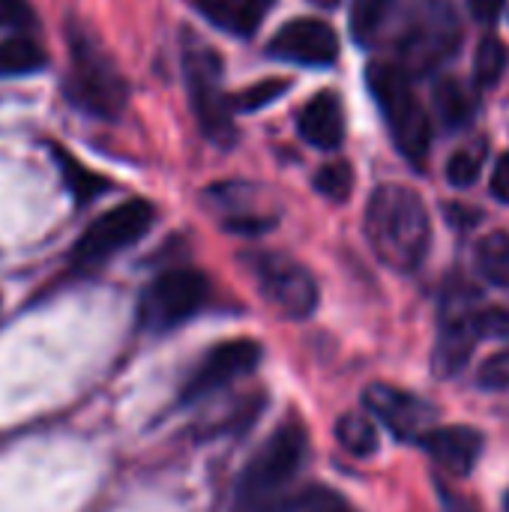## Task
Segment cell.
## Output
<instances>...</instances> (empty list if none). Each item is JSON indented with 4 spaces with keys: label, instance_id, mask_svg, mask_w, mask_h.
Instances as JSON below:
<instances>
[{
    "label": "cell",
    "instance_id": "cell-1",
    "mask_svg": "<svg viewBox=\"0 0 509 512\" xmlns=\"http://www.w3.org/2000/svg\"><path fill=\"white\" fill-rule=\"evenodd\" d=\"M366 240L381 264L414 273L429 252L432 225L423 198L399 183L378 186L366 207Z\"/></svg>",
    "mask_w": 509,
    "mask_h": 512
},
{
    "label": "cell",
    "instance_id": "cell-2",
    "mask_svg": "<svg viewBox=\"0 0 509 512\" xmlns=\"http://www.w3.org/2000/svg\"><path fill=\"white\" fill-rule=\"evenodd\" d=\"M66 39L72 60V69L63 84L66 99L99 120H117L129 102V87L117 63L111 60L99 36L78 18L66 24Z\"/></svg>",
    "mask_w": 509,
    "mask_h": 512
},
{
    "label": "cell",
    "instance_id": "cell-3",
    "mask_svg": "<svg viewBox=\"0 0 509 512\" xmlns=\"http://www.w3.org/2000/svg\"><path fill=\"white\" fill-rule=\"evenodd\" d=\"M309 453L306 426L291 417L285 420L264 447L249 459L240 483H237V507L240 512H273L285 486L300 474Z\"/></svg>",
    "mask_w": 509,
    "mask_h": 512
},
{
    "label": "cell",
    "instance_id": "cell-4",
    "mask_svg": "<svg viewBox=\"0 0 509 512\" xmlns=\"http://www.w3.org/2000/svg\"><path fill=\"white\" fill-rule=\"evenodd\" d=\"M366 84L378 108L387 117V126L393 132L399 153L411 159L414 165H423L429 156V144H432V123L423 105L417 102L408 84V75L393 63H369Z\"/></svg>",
    "mask_w": 509,
    "mask_h": 512
},
{
    "label": "cell",
    "instance_id": "cell-5",
    "mask_svg": "<svg viewBox=\"0 0 509 512\" xmlns=\"http://www.w3.org/2000/svg\"><path fill=\"white\" fill-rule=\"evenodd\" d=\"M462 27L450 0H420L411 6V15L399 33L396 54L402 72L426 75L450 60L459 48Z\"/></svg>",
    "mask_w": 509,
    "mask_h": 512
},
{
    "label": "cell",
    "instance_id": "cell-6",
    "mask_svg": "<svg viewBox=\"0 0 509 512\" xmlns=\"http://www.w3.org/2000/svg\"><path fill=\"white\" fill-rule=\"evenodd\" d=\"M183 72L189 84L192 111L198 117L201 132L213 141L228 147L237 135L231 102L222 90V57L201 39H189L183 48Z\"/></svg>",
    "mask_w": 509,
    "mask_h": 512
},
{
    "label": "cell",
    "instance_id": "cell-7",
    "mask_svg": "<svg viewBox=\"0 0 509 512\" xmlns=\"http://www.w3.org/2000/svg\"><path fill=\"white\" fill-rule=\"evenodd\" d=\"M249 276L255 279L264 303H270L288 321H306L318 309V282L297 258L285 252H249L243 255Z\"/></svg>",
    "mask_w": 509,
    "mask_h": 512
},
{
    "label": "cell",
    "instance_id": "cell-8",
    "mask_svg": "<svg viewBox=\"0 0 509 512\" xmlns=\"http://www.w3.org/2000/svg\"><path fill=\"white\" fill-rule=\"evenodd\" d=\"M153 219H156V210L144 198H129V201L111 207L108 213H102L81 231V237L75 240V246L69 252V264L75 270H93V267L105 264L117 252L138 243L150 231Z\"/></svg>",
    "mask_w": 509,
    "mask_h": 512
},
{
    "label": "cell",
    "instance_id": "cell-9",
    "mask_svg": "<svg viewBox=\"0 0 509 512\" xmlns=\"http://www.w3.org/2000/svg\"><path fill=\"white\" fill-rule=\"evenodd\" d=\"M210 300V282L198 270L159 273L138 300V321L150 333H168L198 315Z\"/></svg>",
    "mask_w": 509,
    "mask_h": 512
},
{
    "label": "cell",
    "instance_id": "cell-10",
    "mask_svg": "<svg viewBox=\"0 0 509 512\" xmlns=\"http://www.w3.org/2000/svg\"><path fill=\"white\" fill-rule=\"evenodd\" d=\"M261 357H264V351L255 339H231V342L213 345L198 360V366L192 369L186 384L180 387V402L192 405V402H201V399L219 393L222 387L249 375L261 363Z\"/></svg>",
    "mask_w": 509,
    "mask_h": 512
},
{
    "label": "cell",
    "instance_id": "cell-11",
    "mask_svg": "<svg viewBox=\"0 0 509 512\" xmlns=\"http://www.w3.org/2000/svg\"><path fill=\"white\" fill-rule=\"evenodd\" d=\"M363 402L399 441L420 444L423 435L435 429L438 411L417 393H408L390 384H369L363 390Z\"/></svg>",
    "mask_w": 509,
    "mask_h": 512
},
{
    "label": "cell",
    "instance_id": "cell-12",
    "mask_svg": "<svg viewBox=\"0 0 509 512\" xmlns=\"http://www.w3.org/2000/svg\"><path fill=\"white\" fill-rule=\"evenodd\" d=\"M270 54L303 66H330L339 57L336 30L321 18H294L270 39Z\"/></svg>",
    "mask_w": 509,
    "mask_h": 512
},
{
    "label": "cell",
    "instance_id": "cell-13",
    "mask_svg": "<svg viewBox=\"0 0 509 512\" xmlns=\"http://www.w3.org/2000/svg\"><path fill=\"white\" fill-rule=\"evenodd\" d=\"M477 306L471 303V297H462V300H450V306L444 309L441 315V333H438V345H435V354H432V366L438 375H456L471 351H474V342L480 339V327H477Z\"/></svg>",
    "mask_w": 509,
    "mask_h": 512
},
{
    "label": "cell",
    "instance_id": "cell-14",
    "mask_svg": "<svg viewBox=\"0 0 509 512\" xmlns=\"http://www.w3.org/2000/svg\"><path fill=\"white\" fill-rule=\"evenodd\" d=\"M420 447L453 477H468L483 453V435L471 426H441L426 432Z\"/></svg>",
    "mask_w": 509,
    "mask_h": 512
},
{
    "label": "cell",
    "instance_id": "cell-15",
    "mask_svg": "<svg viewBox=\"0 0 509 512\" xmlns=\"http://www.w3.org/2000/svg\"><path fill=\"white\" fill-rule=\"evenodd\" d=\"M297 129L300 135L321 150H336L345 138V114L342 102L336 99L333 90L315 93L297 114Z\"/></svg>",
    "mask_w": 509,
    "mask_h": 512
},
{
    "label": "cell",
    "instance_id": "cell-16",
    "mask_svg": "<svg viewBox=\"0 0 509 512\" xmlns=\"http://www.w3.org/2000/svg\"><path fill=\"white\" fill-rule=\"evenodd\" d=\"M192 3L210 24L234 36H249L264 15L252 0H192Z\"/></svg>",
    "mask_w": 509,
    "mask_h": 512
},
{
    "label": "cell",
    "instance_id": "cell-17",
    "mask_svg": "<svg viewBox=\"0 0 509 512\" xmlns=\"http://www.w3.org/2000/svg\"><path fill=\"white\" fill-rule=\"evenodd\" d=\"M45 63L48 54L30 33H15L0 42V75H30Z\"/></svg>",
    "mask_w": 509,
    "mask_h": 512
},
{
    "label": "cell",
    "instance_id": "cell-18",
    "mask_svg": "<svg viewBox=\"0 0 509 512\" xmlns=\"http://www.w3.org/2000/svg\"><path fill=\"white\" fill-rule=\"evenodd\" d=\"M399 0H354L351 6V36L360 45H375L384 27L393 21Z\"/></svg>",
    "mask_w": 509,
    "mask_h": 512
},
{
    "label": "cell",
    "instance_id": "cell-19",
    "mask_svg": "<svg viewBox=\"0 0 509 512\" xmlns=\"http://www.w3.org/2000/svg\"><path fill=\"white\" fill-rule=\"evenodd\" d=\"M54 159L60 165V174H63V183L66 189L72 192V198L78 204H90L93 198H99L102 192H108V180L96 171H90L87 165H81L72 153L54 147Z\"/></svg>",
    "mask_w": 509,
    "mask_h": 512
},
{
    "label": "cell",
    "instance_id": "cell-20",
    "mask_svg": "<svg viewBox=\"0 0 509 512\" xmlns=\"http://www.w3.org/2000/svg\"><path fill=\"white\" fill-rule=\"evenodd\" d=\"M435 114L447 129H459L471 120L474 99L456 78H441L435 84Z\"/></svg>",
    "mask_w": 509,
    "mask_h": 512
},
{
    "label": "cell",
    "instance_id": "cell-21",
    "mask_svg": "<svg viewBox=\"0 0 509 512\" xmlns=\"http://www.w3.org/2000/svg\"><path fill=\"white\" fill-rule=\"evenodd\" d=\"M336 441L342 444L345 453L366 459L378 450V429L366 414L351 411V414H342L336 420Z\"/></svg>",
    "mask_w": 509,
    "mask_h": 512
},
{
    "label": "cell",
    "instance_id": "cell-22",
    "mask_svg": "<svg viewBox=\"0 0 509 512\" xmlns=\"http://www.w3.org/2000/svg\"><path fill=\"white\" fill-rule=\"evenodd\" d=\"M477 270L498 288H509V234L492 231L477 246Z\"/></svg>",
    "mask_w": 509,
    "mask_h": 512
},
{
    "label": "cell",
    "instance_id": "cell-23",
    "mask_svg": "<svg viewBox=\"0 0 509 512\" xmlns=\"http://www.w3.org/2000/svg\"><path fill=\"white\" fill-rule=\"evenodd\" d=\"M483 159H486V144L483 141H474L471 147L453 153L450 162H447V180L453 186H459V189L477 183V177L483 171Z\"/></svg>",
    "mask_w": 509,
    "mask_h": 512
},
{
    "label": "cell",
    "instance_id": "cell-24",
    "mask_svg": "<svg viewBox=\"0 0 509 512\" xmlns=\"http://www.w3.org/2000/svg\"><path fill=\"white\" fill-rule=\"evenodd\" d=\"M507 48L495 39V36H489V39H483L480 42V48H477V63H474V75H477V84L480 87H492V84H498V78L504 75V69H507Z\"/></svg>",
    "mask_w": 509,
    "mask_h": 512
},
{
    "label": "cell",
    "instance_id": "cell-25",
    "mask_svg": "<svg viewBox=\"0 0 509 512\" xmlns=\"http://www.w3.org/2000/svg\"><path fill=\"white\" fill-rule=\"evenodd\" d=\"M315 189L330 198V201H348L351 189H354V168L339 159V162H327L318 174H315Z\"/></svg>",
    "mask_w": 509,
    "mask_h": 512
},
{
    "label": "cell",
    "instance_id": "cell-26",
    "mask_svg": "<svg viewBox=\"0 0 509 512\" xmlns=\"http://www.w3.org/2000/svg\"><path fill=\"white\" fill-rule=\"evenodd\" d=\"M288 87H291L288 78H267V81H258V84L246 87V90L237 96V108H243V111H258V108H264L267 102H276Z\"/></svg>",
    "mask_w": 509,
    "mask_h": 512
},
{
    "label": "cell",
    "instance_id": "cell-27",
    "mask_svg": "<svg viewBox=\"0 0 509 512\" xmlns=\"http://www.w3.org/2000/svg\"><path fill=\"white\" fill-rule=\"evenodd\" d=\"M0 27L15 33H30L36 27V12L30 0H0Z\"/></svg>",
    "mask_w": 509,
    "mask_h": 512
},
{
    "label": "cell",
    "instance_id": "cell-28",
    "mask_svg": "<svg viewBox=\"0 0 509 512\" xmlns=\"http://www.w3.org/2000/svg\"><path fill=\"white\" fill-rule=\"evenodd\" d=\"M480 387L486 390H507L509 387V351H501V354H492L483 369H480Z\"/></svg>",
    "mask_w": 509,
    "mask_h": 512
},
{
    "label": "cell",
    "instance_id": "cell-29",
    "mask_svg": "<svg viewBox=\"0 0 509 512\" xmlns=\"http://www.w3.org/2000/svg\"><path fill=\"white\" fill-rule=\"evenodd\" d=\"M477 327H480V336L509 339V306L480 309L477 312Z\"/></svg>",
    "mask_w": 509,
    "mask_h": 512
},
{
    "label": "cell",
    "instance_id": "cell-30",
    "mask_svg": "<svg viewBox=\"0 0 509 512\" xmlns=\"http://www.w3.org/2000/svg\"><path fill=\"white\" fill-rule=\"evenodd\" d=\"M492 195L498 201L509 204V153L501 156V162L495 165V174H492Z\"/></svg>",
    "mask_w": 509,
    "mask_h": 512
},
{
    "label": "cell",
    "instance_id": "cell-31",
    "mask_svg": "<svg viewBox=\"0 0 509 512\" xmlns=\"http://www.w3.org/2000/svg\"><path fill=\"white\" fill-rule=\"evenodd\" d=\"M504 3H507V0H468V6H471L474 18H477V21H483V24L498 21V15H501Z\"/></svg>",
    "mask_w": 509,
    "mask_h": 512
},
{
    "label": "cell",
    "instance_id": "cell-32",
    "mask_svg": "<svg viewBox=\"0 0 509 512\" xmlns=\"http://www.w3.org/2000/svg\"><path fill=\"white\" fill-rule=\"evenodd\" d=\"M252 3H255V6H258L261 12H267V9L273 6V0H252Z\"/></svg>",
    "mask_w": 509,
    "mask_h": 512
},
{
    "label": "cell",
    "instance_id": "cell-33",
    "mask_svg": "<svg viewBox=\"0 0 509 512\" xmlns=\"http://www.w3.org/2000/svg\"><path fill=\"white\" fill-rule=\"evenodd\" d=\"M312 3H318V6H336L339 0H312Z\"/></svg>",
    "mask_w": 509,
    "mask_h": 512
},
{
    "label": "cell",
    "instance_id": "cell-34",
    "mask_svg": "<svg viewBox=\"0 0 509 512\" xmlns=\"http://www.w3.org/2000/svg\"><path fill=\"white\" fill-rule=\"evenodd\" d=\"M312 512H345V510H339V507H333V510H321V507H315Z\"/></svg>",
    "mask_w": 509,
    "mask_h": 512
},
{
    "label": "cell",
    "instance_id": "cell-35",
    "mask_svg": "<svg viewBox=\"0 0 509 512\" xmlns=\"http://www.w3.org/2000/svg\"><path fill=\"white\" fill-rule=\"evenodd\" d=\"M504 512H509V495H507V501H504Z\"/></svg>",
    "mask_w": 509,
    "mask_h": 512
}]
</instances>
